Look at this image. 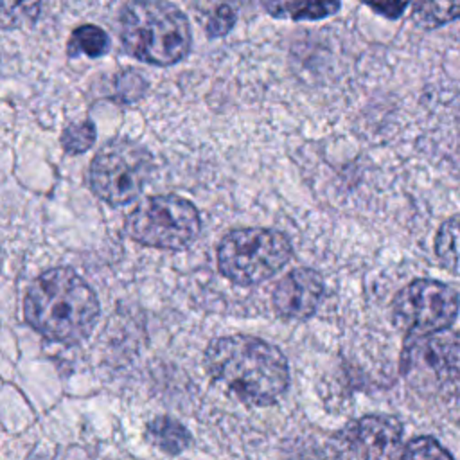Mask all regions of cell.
<instances>
[{
	"instance_id": "7",
	"label": "cell",
	"mask_w": 460,
	"mask_h": 460,
	"mask_svg": "<svg viewBox=\"0 0 460 460\" xmlns=\"http://www.w3.org/2000/svg\"><path fill=\"white\" fill-rule=\"evenodd\" d=\"M401 367L413 388L435 395L455 394L460 388V334L444 329L411 338Z\"/></svg>"
},
{
	"instance_id": "2",
	"label": "cell",
	"mask_w": 460,
	"mask_h": 460,
	"mask_svg": "<svg viewBox=\"0 0 460 460\" xmlns=\"http://www.w3.org/2000/svg\"><path fill=\"white\" fill-rule=\"evenodd\" d=\"M27 323L47 340L77 343L93 329L99 300L72 268H50L38 275L23 300Z\"/></svg>"
},
{
	"instance_id": "11",
	"label": "cell",
	"mask_w": 460,
	"mask_h": 460,
	"mask_svg": "<svg viewBox=\"0 0 460 460\" xmlns=\"http://www.w3.org/2000/svg\"><path fill=\"white\" fill-rule=\"evenodd\" d=\"M340 0H268L266 11L273 18L322 20L340 11Z\"/></svg>"
},
{
	"instance_id": "5",
	"label": "cell",
	"mask_w": 460,
	"mask_h": 460,
	"mask_svg": "<svg viewBox=\"0 0 460 460\" xmlns=\"http://www.w3.org/2000/svg\"><path fill=\"white\" fill-rule=\"evenodd\" d=\"M126 234L149 248L183 250L201 230L198 208L185 198L158 194L144 198L126 216Z\"/></svg>"
},
{
	"instance_id": "13",
	"label": "cell",
	"mask_w": 460,
	"mask_h": 460,
	"mask_svg": "<svg viewBox=\"0 0 460 460\" xmlns=\"http://www.w3.org/2000/svg\"><path fill=\"white\" fill-rule=\"evenodd\" d=\"M411 18L422 29H435L460 18V0H411Z\"/></svg>"
},
{
	"instance_id": "18",
	"label": "cell",
	"mask_w": 460,
	"mask_h": 460,
	"mask_svg": "<svg viewBox=\"0 0 460 460\" xmlns=\"http://www.w3.org/2000/svg\"><path fill=\"white\" fill-rule=\"evenodd\" d=\"M399 460H453V456L435 438L417 437L402 447Z\"/></svg>"
},
{
	"instance_id": "9",
	"label": "cell",
	"mask_w": 460,
	"mask_h": 460,
	"mask_svg": "<svg viewBox=\"0 0 460 460\" xmlns=\"http://www.w3.org/2000/svg\"><path fill=\"white\" fill-rule=\"evenodd\" d=\"M402 426L395 417L367 415L331 440L332 460H399Z\"/></svg>"
},
{
	"instance_id": "10",
	"label": "cell",
	"mask_w": 460,
	"mask_h": 460,
	"mask_svg": "<svg viewBox=\"0 0 460 460\" xmlns=\"http://www.w3.org/2000/svg\"><path fill=\"white\" fill-rule=\"evenodd\" d=\"M323 279L311 268H296L284 275L273 291V307L280 316L305 320L314 314L323 296Z\"/></svg>"
},
{
	"instance_id": "3",
	"label": "cell",
	"mask_w": 460,
	"mask_h": 460,
	"mask_svg": "<svg viewBox=\"0 0 460 460\" xmlns=\"http://www.w3.org/2000/svg\"><path fill=\"white\" fill-rule=\"evenodd\" d=\"M124 50L151 65L181 61L192 43L187 16L167 0H129L119 13Z\"/></svg>"
},
{
	"instance_id": "4",
	"label": "cell",
	"mask_w": 460,
	"mask_h": 460,
	"mask_svg": "<svg viewBox=\"0 0 460 460\" xmlns=\"http://www.w3.org/2000/svg\"><path fill=\"white\" fill-rule=\"evenodd\" d=\"M289 237L273 228H235L217 246L219 271L239 286L268 280L291 259Z\"/></svg>"
},
{
	"instance_id": "20",
	"label": "cell",
	"mask_w": 460,
	"mask_h": 460,
	"mask_svg": "<svg viewBox=\"0 0 460 460\" xmlns=\"http://www.w3.org/2000/svg\"><path fill=\"white\" fill-rule=\"evenodd\" d=\"M361 2L367 4L377 14H381L385 18H390V20H395L404 13V9L408 7V4L411 0H361Z\"/></svg>"
},
{
	"instance_id": "1",
	"label": "cell",
	"mask_w": 460,
	"mask_h": 460,
	"mask_svg": "<svg viewBox=\"0 0 460 460\" xmlns=\"http://www.w3.org/2000/svg\"><path fill=\"white\" fill-rule=\"evenodd\" d=\"M205 367L217 385L252 404L277 401L289 385L286 356L275 345L248 334L210 341Z\"/></svg>"
},
{
	"instance_id": "8",
	"label": "cell",
	"mask_w": 460,
	"mask_h": 460,
	"mask_svg": "<svg viewBox=\"0 0 460 460\" xmlns=\"http://www.w3.org/2000/svg\"><path fill=\"white\" fill-rule=\"evenodd\" d=\"M458 313L456 291L438 280L419 279L394 298V323L411 338L447 329Z\"/></svg>"
},
{
	"instance_id": "19",
	"label": "cell",
	"mask_w": 460,
	"mask_h": 460,
	"mask_svg": "<svg viewBox=\"0 0 460 460\" xmlns=\"http://www.w3.org/2000/svg\"><path fill=\"white\" fill-rule=\"evenodd\" d=\"M235 9L230 4H219L216 5L208 18H207V25L205 31L208 34V38H221L225 36L235 23Z\"/></svg>"
},
{
	"instance_id": "14",
	"label": "cell",
	"mask_w": 460,
	"mask_h": 460,
	"mask_svg": "<svg viewBox=\"0 0 460 460\" xmlns=\"http://www.w3.org/2000/svg\"><path fill=\"white\" fill-rule=\"evenodd\" d=\"M66 50L68 56L84 54L88 58H99L110 50V36L104 29L97 25H79L77 29L72 31L66 43Z\"/></svg>"
},
{
	"instance_id": "15",
	"label": "cell",
	"mask_w": 460,
	"mask_h": 460,
	"mask_svg": "<svg viewBox=\"0 0 460 460\" xmlns=\"http://www.w3.org/2000/svg\"><path fill=\"white\" fill-rule=\"evenodd\" d=\"M435 252L446 270L460 275V214L442 223L437 232Z\"/></svg>"
},
{
	"instance_id": "12",
	"label": "cell",
	"mask_w": 460,
	"mask_h": 460,
	"mask_svg": "<svg viewBox=\"0 0 460 460\" xmlns=\"http://www.w3.org/2000/svg\"><path fill=\"white\" fill-rule=\"evenodd\" d=\"M146 435L156 447H160L162 451H165L169 455L181 453L190 442L189 431L178 420L165 417V415L155 417L147 424Z\"/></svg>"
},
{
	"instance_id": "6",
	"label": "cell",
	"mask_w": 460,
	"mask_h": 460,
	"mask_svg": "<svg viewBox=\"0 0 460 460\" xmlns=\"http://www.w3.org/2000/svg\"><path fill=\"white\" fill-rule=\"evenodd\" d=\"M151 172L153 158L146 147L129 138H113L93 156L88 183L97 198L120 207L142 194Z\"/></svg>"
},
{
	"instance_id": "16",
	"label": "cell",
	"mask_w": 460,
	"mask_h": 460,
	"mask_svg": "<svg viewBox=\"0 0 460 460\" xmlns=\"http://www.w3.org/2000/svg\"><path fill=\"white\" fill-rule=\"evenodd\" d=\"M41 0H2L0 22L4 29H23L34 25Z\"/></svg>"
},
{
	"instance_id": "17",
	"label": "cell",
	"mask_w": 460,
	"mask_h": 460,
	"mask_svg": "<svg viewBox=\"0 0 460 460\" xmlns=\"http://www.w3.org/2000/svg\"><path fill=\"white\" fill-rule=\"evenodd\" d=\"M95 126L92 120H81L68 124L61 133V146L70 155H79L95 144Z\"/></svg>"
}]
</instances>
